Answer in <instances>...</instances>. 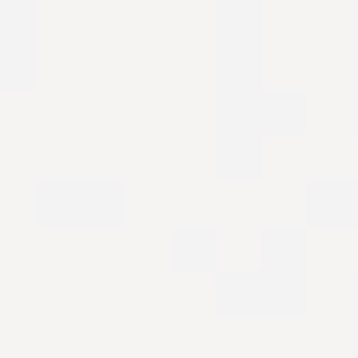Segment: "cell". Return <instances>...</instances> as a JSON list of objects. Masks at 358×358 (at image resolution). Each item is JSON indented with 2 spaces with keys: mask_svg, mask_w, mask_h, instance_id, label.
<instances>
[{
  "mask_svg": "<svg viewBox=\"0 0 358 358\" xmlns=\"http://www.w3.org/2000/svg\"><path fill=\"white\" fill-rule=\"evenodd\" d=\"M263 84V0L213 6V101H235Z\"/></svg>",
  "mask_w": 358,
  "mask_h": 358,
  "instance_id": "cell-4",
  "label": "cell"
},
{
  "mask_svg": "<svg viewBox=\"0 0 358 358\" xmlns=\"http://www.w3.org/2000/svg\"><path fill=\"white\" fill-rule=\"evenodd\" d=\"M308 308V224H263L252 268L213 274V313L224 319H296Z\"/></svg>",
  "mask_w": 358,
  "mask_h": 358,
  "instance_id": "cell-1",
  "label": "cell"
},
{
  "mask_svg": "<svg viewBox=\"0 0 358 358\" xmlns=\"http://www.w3.org/2000/svg\"><path fill=\"white\" fill-rule=\"evenodd\" d=\"M302 224L308 229H358V173L302 179Z\"/></svg>",
  "mask_w": 358,
  "mask_h": 358,
  "instance_id": "cell-6",
  "label": "cell"
},
{
  "mask_svg": "<svg viewBox=\"0 0 358 358\" xmlns=\"http://www.w3.org/2000/svg\"><path fill=\"white\" fill-rule=\"evenodd\" d=\"M352 95H347V117H352V134H358V0H352Z\"/></svg>",
  "mask_w": 358,
  "mask_h": 358,
  "instance_id": "cell-8",
  "label": "cell"
},
{
  "mask_svg": "<svg viewBox=\"0 0 358 358\" xmlns=\"http://www.w3.org/2000/svg\"><path fill=\"white\" fill-rule=\"evenodd\" d=\"M347 330H352V358H358V274L347 285Z\"/></svg>",
  "mask_w": 358,
  "mask_h": 358,
  "instance_id": "cell-9",
  "label": "cell"
},
{
  "mask_svg": "<svg viewBox=\"0 0 358 358\" xmlns=\"http://www.w3.org/2000/svg\"><path fill=\"white\" fill-rule=\"evenodd\" d=\"M313 117L308 90H280V84H257L235 101H213V168L218 179H252L263 168V145L280 134H302Z\"/></svg>",
  "mask_w": 358,
  "mask_h": 358,
  "instance_id": "cell-2",
  "label": "cell"
},
{
  "mask_svg": "<svg viewBox=\"0 0 358 358\" xmlns=\"http://www.w3.org/2000/svg\"><path fill=\"white\" fill-rule=\"evenodd\" d=\"M28 213L45 229H117L129 218V185L123 179H34L28 185Z\"/></svg>",
  "mask_w": 358,
  "mask_h": 358,
  "instance_id": "cell-3",
  "label": "cell"
},
{
  "mask_svg": "<svg viewBox=\"0 0 358 358\" xmlns=\"http://www.w3.org/2000/svg\"><path fill=\"white\" fill-rule=\"evenodd\" d=\"M168 268L179 274H218L224 257H218V229L213 224H173L168 229Z\"/></svg>",
  "mask_w": 358,
  "mask_h": 358,
  "instance_id": "cell-7",
  "label": "cell"
},
{
  "mask_svg": "<svg viewBox=\"0 0 358 358\" xmlns=\"http://www.w3.org/2000/svg\"><path fill=\"white\" fill-rule=\"evenodd\" d=\"M39 78V11L34 0H0V90L22 95Z\"/></svg>",
  "mask_w": 358,
  "mask_h": 358,
  "instance_id": "cell-5",
  "label": "cell"
}]
</instances>
